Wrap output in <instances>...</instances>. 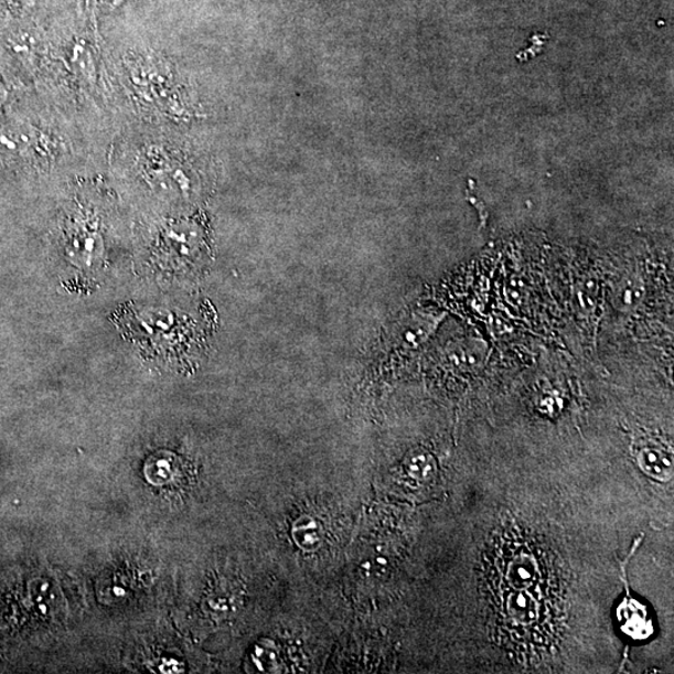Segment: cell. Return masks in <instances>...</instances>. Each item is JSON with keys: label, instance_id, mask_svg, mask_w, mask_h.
Masks as SVG:
<instances>
[{"label": "cell", "instance_id": "6da1fadb", "mask_svg": "<svg viewBox=\"0 0 674 674\" xmlns=\"http://www.w3.org/2000/svg\"><path fill=\"white\" fill-rule=\"evenodd\" d=\"M496 581L499 616L518 640L543 644L553 638L558 616L547 565L527 544L509 548Z\"/></svg>", "mask_w": 674, "mask_h": 674}, {"label": "cell", "instance_id": "7a4b0ae2", "mask_svg": "<svg viewBox=\"0 0 674 674\" xmlns=\"http://www.w3.org/2000/svg\"><path fill=\"white\" fill-rule=\"evenodd\" d=\"M641 469L651 478L668 481L673 478V456L670 446L661 440H641L635 449Z\"/></svg>", "mask_w": 674, "mask_h": 674}, {"label": "cell", "instance_id": "3957f363", "mask_svg": "<svg viewBox=\"0 0 674 674\" xmlns=\"http://www.w3.org/2000/svg\"><path fill=\"white\" fill-rule=\"evenodd\" d=\"M8 98L9 92L6 87V84L0 81V113H2V110L4 109Z\"/></svg>", "mask_w": 674, "mask_h": 674}, {"label": "cell", "instance_id": "277c9868", "mask_svg": "<svg viewBox=\"0 0 674 674\" xmlns=\"http://www.w3.org/2000/svg\"><path fill=\"white\" fill-rule=\"evenodd\" d=\"M8 2L13 6H18L19 3L23 2V0H8Z\"/></svg>", "mask_w": 674, "mask_h": 674}]
</instances>
